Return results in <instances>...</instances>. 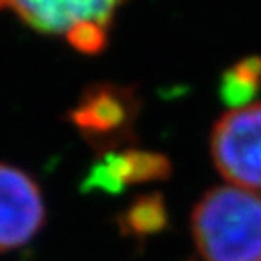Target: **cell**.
Wrapping results in <instances>:
<instances>
[{
  "instance_id": "cell-6",
  "label": "cell",
  "mask_w": 261,
  "mask_h": 261,
  "mask_svg": "<svg viewBox=\"0 0 261 261\" xmlns=\"http://www.w3.org/2000/svg\"><path fill=\"white\" fill-rule=\"evenodd\" d=\"M172 172L167 156L142 149L109 151L91 167L82 189L86 192L118 194L127 185L167 179Z\"/></svg>"
},
{
  "instance_id": "cell-9",
  "label": "cell",
  "mask_w": 261,
  "mask_h": 261,
  "mask_svg": "<svg viewBox=\"0 0 261 261\" xmlns=\"http://www.w3.org/2000/svg\"><path fill=\"white\" fill-rule=\"evenodd\" d=\"M107 37H109V25L98 22H82L65 35L67 42L84 55L100 53L106 47Z\"/></svg>"
},
{
  "instance_id": "cell-3",
  "label": "cell",
  "mask_w": 261,
  "mask_h": 261,
  "mask_svg": "<svg viewBox=\"0 0 261 261\" xmlns=\"http://www.w3.org/2000/svg\"><path fill=\"white\" fill-rule=\"evenodd\" d=\"M138 116V98L130 87L96 84L82 93L69 120L93 145H111L130 138Z\"/></svg>"
},
{
  "instance_id": "cell-4",
  "label": "cell",
  "mask_w": 261,
  "mask_h": 261,
  "mask_svg": "<svg viewBox=\"0 0 261 261\" xmlns=\"http://www.w3.org/2000/svg\"><path fill=\"white\" fill-rule=\"evenodd\" d=\"M44 223L45 203L38 184L25 171L0 162V252L28 245Z\"/></svg>"
},
{
  "instance_id": "cell-5",
  "label": "cell",
  "mask_w": 261,
  "mask_h": 261,
  "mask_svg": "<svg viewBox=\"0 0 261 261\" xmlns=\"http://www.w3.org/2000/svg\"><path fill=\"white\" fill-rule=\"evenodd\" d=\"M125 0H0V11H13L24 24L45 35H67L82 22L113 24Z\"/></svg>"
},
{
  "instance_id": "cell-8",
  "label": "cell",
  "mask_w": 261,
  "mask_h": 261,
  "mask_svg": "<svg viewBox=\"0 0 261 261\" xmlns=\"http://www.w3.org/2000/svg\"><path fill=\"white\" fill-rule=\"evenodd\" d=\"M261 89V57H249L227 69L220 82V96L230 107H245Z\"/></svg>"
},
{
  "instance_id": "cell-2",
  "label": "cell",
  "mask_w": 261,
  "mask_h": 261,
  "mask_svg": "<svg viewBox=\"0 0 261 261\" xmlns=\"http://www.w3.org/2000/svg\"><path fill=\"white\" fill-rule=\"evenodd\" d=\"M214 165L240 189H261V102L232 109L211 135Z\"/></svg>"
},
{
  "instance_id": "cell-1",
  "label": "cell",
  "mask_w": 261,
  "mask_h": 261,
  "mask_svg": "<svg viewBox=\"0 0 261 261\" xmlns=\"http://www.w3.org/2000/svg\"><path fill=\"white\" fill-rule=\"evenodd\" d=\"M191 228L205 261H261V196L247 189L205 192L192 211Z\"/></svg>"
},
{
  "instance_id": "cell-7",
  "label": "cell",
  "mask_w": 261,
  "mask_h": 261,
  "mask_svg": "<svg viewBox=\"0 0 261 261\" xmlns=\"http://www.w3.org/2000/svg\"><path fill=\"white\" fill-rule=\"evenodd\" d=\"M169 225V212L160 192L136 196L118 216V228L125 236L145 240L163 232Z\"/></svg>"
}]
</instances>
